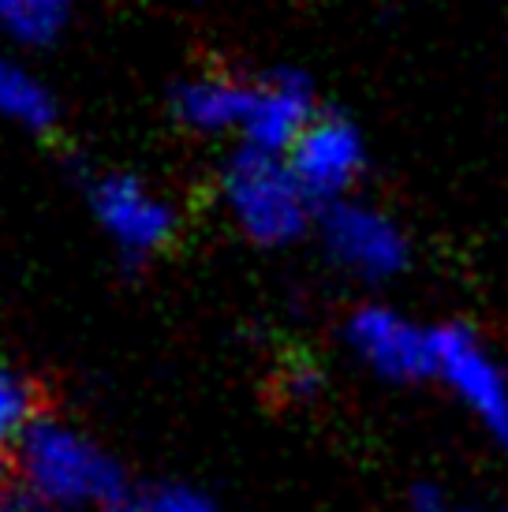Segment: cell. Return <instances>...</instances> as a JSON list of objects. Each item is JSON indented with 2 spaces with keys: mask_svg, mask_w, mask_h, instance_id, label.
Returning a JSON list of instances; mask_svg holds the SVG:
<instances>
[{
  "mask_svg": "<svg viewBox=\"0 0 508 512\" xmlns=\"http://www.w3.org/2000/svg\"><path fill=\"white\" fill-rule=\"evenodd\" d=\"M221 191L243 236L262 247L296 243L314 221L311 195L303 191L288 157L240 146L221 172Z\"/></svg>",
  "mask_w": 508,
  "mask_h": 512,
  "instance_id": "cell-1",
  "label": "cell"
},
{
  "mask_svg": "<svg viewBox=\"0 0 508 512\" xmlns=\"http://www.w3.org/2000/svg\"><path fill=\"white\" fill-rule=\"evenodd\" d=\"M12 464L42 494H49L60 505H71V509L86 505V501L116 509L127 501L124 475L113 460L49 419H38L23 430V438L15 441L12 449Z\"/></svg>",
  "mask_w": 508,
  "mask_h": 512,
  "instance_id": "cell-2",
  "label": "cell"
},
{
  "mask_svg": "<svg viewBox=\"0 0 508 512\" xmlns=\"http://www.w3.org/2000/svg\"><path fill=\"white\" fill-rule=\"evenodd\" d=\"M434 378L508 453V370L464 322L434 326Z\"/></svg>",
  "mask_w": 508,
  "mask_h": 512,
  "instance_id": "cell-3",
  "label": "cell"
},
{
  "mask_svg": "<svg viewBox=\"0 0 508 512\" xmlns=\"http://www.w3.org/2000/svg\"><path fill=\"white\" fill-rule=\"evenodd\" d=\"M325 251L333 255L340 270H348L359 281L385 285L408 270L411 240L393 214L363 199H340L325 206L318 217Z\"/></svg>",
  "mask_w": 508,
  "mask_h": 512,
  "instance_id": "cell-4",
  "label": "cell"
},
{
  "mask_svg": "<svg viewBox=\"0 0 508 512\" xmlns=\"http://www.w3.org/2000/svg\"><path fill=\"white\" fill-rule=\"evenodd\" d=\"M344 341L359 363L396 385L434 378V326L389 303H363L344 322Z\"/></svg>",
  "mask_w": 508,
  "mask_h": 512,
  "instance_id": "cell-5",
  "label": "cell"
},
{
  "mask_svg": "<svg viewBox=\"0 0 508 512\" xmlns=\"http://www.w3.org/2000/svg\"><path fill=\"white\" fill-rule=\"evenodd\" d=\"M288 165L314 206L325 210L340 199H352V187L367 169L363 131L348 116L318 113L311 128L299 135V143L288 150Z\"/></svg>",
  "mask_w": 508,
  "mask_h": 512,
  "instance_id": "cell-6",
  "label": "cell"
},
{
  "mask_svg": "<svg viewBox=\"0 0 508 512\" xmlns=\"http://www.w3.org/2000/svg\"><path fill=\"white\" fill-rule=\"evenodd\" d=\"M90 210L127 258L157 255L161 247H169L176 232L169 202L157 199L150 187L127 172H105L90 184Z\"/></svg>",
  "mask_w": 508,
  "mask_h": 512,
  "instance_id": "cell-7",
  "label": "cell"
},
{
  "mask_svg": "<svg viewBox=\"0 0 508 512\" xmlns=\"http://www.w3.org/2000/svg\"><path fill=\"white\" fill-rule=\"evenodd\" d=\"M318 116L311 79H303L292 68L269 72L254 79V98L243 120V146L262 154L288 157V150L299 143V135L311 128Z\"/></svg>",
  "mask_w": 508,
  "mask_h": 512,
  "instance_id": "cell-8",
  "label": "cell"
},
{
  "mask_svg": "<svg viewBox=\"0 0 508 512\" xmlns=\"http://www.w3.org/2000/svg\"><path fill=\"white\" fill-rule=\"evenodd\" d=\"M254 98V83L228 72H202L195 79H184L176 86V120L206 135H221V131H240L247 120Z\"/></svg>",
  "mask_w": 508,
  "mask_h": 512,
  "instance_id": "cell-9",
  "label": "cell"
},
{
  "mask_svg": "<svg viewBox=\"0 0 508 512\" xmlns=\"http://www.w3.org/2000/svg\"><path fill=\"white\" fill-rule=\"evenodd\" d=\"M0 116L34 135L53 131L60 120L57 101L42 79L8 57H0Z\"/></svg>",
  "mask_w": 508,
  "mask_h": 512,
  "instance_id": "cell-10",
  "label": "cell"
},
{
  "mask_svg": "<svg viewBox=\"0 0 508 512\" xmlns=\"http://www.w3.org/2000/svg\"><path fill=\"white\" fill-rule=\"evenodd\" d=\"M45 408H49V397L42 385L19 378L12 370H0V464L12 460V449L23 438V430L45 419Z\"/></svg>",
  "mask_w": 508,
  "mask_h": 512,
  "instance_id": "cell-11",
  "label": "cell"
},
{
  "mask_svg": "<svg viewBox=\"0 0 508 512\" xmlns=\"http://www.w3.org/2000/svg\"><path fill=\"white\" fill-rule=\"evenodd\" d=\"M0 512H75V509L53 501L49 494H42V490L8 460V464H0Z\"/></svg>",
  "mask_w": 508,
  "mask_h": 512,
  "instance_id": "cell-12",
  "label": "cell"
},
{
  "mask_svg": "<svg viewBox=\"0 0 508 512\" xmlns=\"http://www.w3.org/2000/svg\"><path fill=\"white\" fill-rule=\"evenodd\" d=\"M113 512H213V509L202 498L187 494V490H161V494H150V498L124 501Z\"/></svg>",
  "mask_w": 508,
  "mask_h": 512,
  "instance_id": "cell-13",
  "label": "cell"
},
{
  "mask_svg": "<svg viewBox=\"0 0 508 512\" xmlns=\"http://www.w3.org/2000/svg\"><path fill=\"white\" fill-rule=\"evenodd\" d=\"M404 512H460L434 483H419L408 494V509Z\"/></svg>",
  "mask_w": 508,
  "mask_h": 512,
  "instance_id": "cell-14",
  "label": "cell"
},
{
  "mask_svg": "<svg viewBox=\"0 0 508 512\" xmlns=\"http://www.w3.org/2000/svg\"><path fill=\"white\" fill-rule=\"evenodd\" d=\"M34 4H38L45 15H53L57 23H68L71 8H75V0H34Z\"/></svg>",
  "mask_w": 508,
  "mask_h": 512,
  "instance_id": "cell-15",
  "label": "cell"
},
{
  "mask_svg": "<svg viewBox=\"0 0 508 512\" xmlns=\"http://www.w3.org/2000/svg\"><path fill=\"white\" fill-rule=\"evenodd\" d=\"M460 512H482V509H460Z\"/></svg>",
  "mask_w": 508,
  "mask_h": 512,
  "instance_id": "cell-16",
  "label": "cell"
},
{
  "mask_svg": "<svg viewBox=\"0 0 508 512\" xmlns=\"http://www.w3.org/2000/svg\"><path fill=\"white\" fill-rule=\"evenodd\" d=\"M505 512H508V509H505Z\"/></svg>",
  "mask_w": 508,
  "mask_h": 512,
  "instance_id": "cell-17",
  "label": "cell"
}]
</instances>
